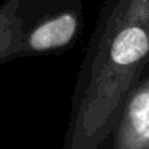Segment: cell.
Listing matches in <instances>:
<instances>
[{
  "label": "cell",
  "mask_w": 149,
  "mask_h": 149,
  "mask_svg": "<svg viewBox=\"0 0 149 149\" xmlns=\"http://www.w3.org/2000/svg\"><path fill=\"white\" fill-rule=\"evenodd\" d=\"M100 149H149V58Z\"/></svg>",
  "instance_id": "7a4b0ae2"
},
{
  "label": "cell",
  "mask_w": 149,
  "mask_h": 149,
  "mask_svg": "<svg viewBox=\"0 0 149 149\" xmlns=\"http://www.w3.org/2000/svg\"><path fill=\"white\" fill-rule=\"evenodd\" d=\"M91 42L73 100L63 149H100L149 58V0H110Z\"/></svg>",
  "instance_id": "6da1fadb"
}]
</instances>
